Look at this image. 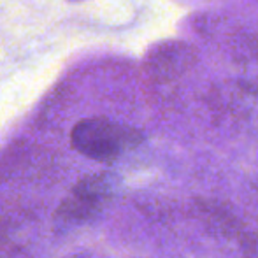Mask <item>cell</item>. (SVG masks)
Here are the masks:
<instances>
[{
	"label": "cell",
	"mask_w": 258,
	"mask_h": 258,
	"mask_svg": "<svg viewBox=\"0 0 258 258\" xmlns=\"http://www.w3.org/2000/svg\"><path fill=\"white\" fill-rule=\"evenodd\" d=\"M141 141L143 136L136 128L105 118L81 119L72 130V146L81 155L105 163L114 162Z\"/></svg>",
	"instance_id": "6da1fadb"
},
{
	"label": "cell",
	"mask_w": 258,
	"mask_h": 258,
	"mask_svg": "<svg viewBox=\"0 0 258 258\" xmlns=\"http://www.w3.org/2000/svg\"><path fill=\"white\" fill-rule=\"evenodd\" d=\"M109 191V181L104 176H92L79 181L61 206V216L65 220H86L104 206Z\"/></svg>",
	"instance_id": "7a4b0ae2"
}]
</instances>
